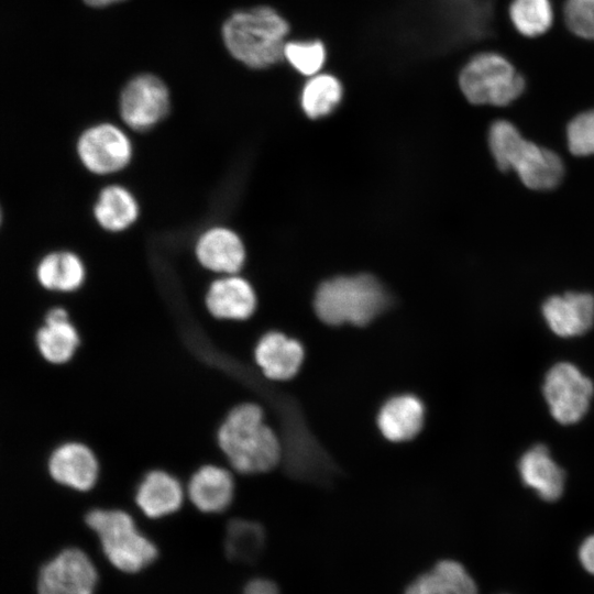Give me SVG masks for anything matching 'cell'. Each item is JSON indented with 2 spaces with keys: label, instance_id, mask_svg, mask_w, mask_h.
Listing matches in <instances>:
<instances>
[{
  "label": "cell",
  "instance_id": "obj_1",
  "mask_svg": "<svg viewBox=\"0 0 594 594\" xmlns=\"http://www.w3.org/2000/svg\"><path fill=\"white\" fill-rule=\"evenodd\" d=\"M216 441L230 465L242 474L267 472L284 458L283 443L253 403L237 405L226 415Z\"/></svg>",
  "mask_w": 594,
  "mask_h": 594
},
{
  "label": "cell",
  "instance_id": "obj_2",
  "mask_svg": "<svg viewBox=\"0 0 594 594\" xmlns=\"http://www.w3.org/2000/svg\"><path fill=\"white\" fill-rule=\"evenodd\" d=\"M290 23L266 4L233 12L223 22L222 41L230 55L252 69H265L284 62V46Z\"/></svg>",
  "mask_w": 594,
  "mask_h": 594
},
{
  "label": "cell",
  "instance_id": "obj_3",
  "mask_svg": "<svg viewBox=\"0 0 594 594\" xmlns=\"http://www.w3.org/2000/svg\"><path fill=\"white\" fill-rule=\"evenodd\" d=\"M488 145L501 170L514 169L521 183L534 190L556 188L564 175L561 157L526 140L509 121L496 120L488 131Z\"/></svg>",
  "mask_w": 594,
  "mask_h": 594
},
{
  "label": "cell",
  "instance_id": "obj_4",
  "mask_svg": "<svg viewBox=\"0 0 594 594\" xmlns=\"http://www.w3.org/2000/svg\"><path fill=\"white\" fill-rule=\"evenodd\" d=\"M389 297L381 283L371 275L340 276L320 285L315 297V310L324 323L344 322L364 326L382 314Z\"/></svg>",
  "mask_w": 594,
  "mask_h": 594
},
{
  "label": "cell",
  "instance_id": "obj_5",
  "mask_svg": "<svg viewBox=\"0 0 594 594\" xmlns=\"http://www.w3.org/2000/svg\"><path fill=\"white\" fill-rule=\"evenodd\" d=\"M85 522L99 537L109 561L125 572H136L157 556L155 546L136 529L132 517L121 509L94 508Z\"/></svg>",
  "mask_w": 594,
  "mask_h": 594
},
{
  "label": "cell",
  "instance_id": "obj_6",
  "mask_svg": "<svg viewBox=\"0 0 594 594\" xmlns=\"http://www.w3.org/2000/svg\"><path fill=\"white\" fill-rule=\"evenodd\" d=\"M459 86L473 105L507 106L525 90L522 75L503 55L483 52L474 55L459 74Z\"/></svg>",
  "mask_w": 594,
  "mask_h": 594
},
{
  "label": "cell",
  "instance_id": "obj_7",
  "mask_svg": "<svg viewBox=\"0 0 594 594\" xmlns=\"http://www.w3.org/2000/svg\"><path fill=\"white\" fill-rule=\"evenodd\" d=\"M594 392L593 383L575 365L561 362L546 375L543 395L552 417L571 425L586 414Z\"/></svg>",
  "mask_w": 594,
  "mask_h": 594
},
{
  "label": "cell",
  "instance_id": "obj_8",
  "mask_svg": "<svg viewBox=\"0 0 594 594\" xmlns=\"http://www.w3.org/2000/svg\"><path fill=\"white\" fill-rule=\"evenodd\" d=\"M168 109V89L154 75L135 76L121 91L120 116L132 130L142 132L152 129L166 117Z\"/></svg>",
  "mask_w": 594,
  "mask_h": 594
},
{
  "label": "cell",
  "instance_id": "obj_9",
  "mask_svg": "<svg viewBox=\"0 0 594 594\" xmlns=\"http://www.w3.org/2000/svg\"><path fill=\"white\" fill-rule=\"evenodd\" d=\"M132 153L129 136L111 123L90 127L77 142V154L81 164L98 175L121 170L130 163Z\"/></svg>",
  "mask_w": 594,
  "mask_h": 594
},
{
  "label": "cell",
  "instance_id": "obj_10",
  "mask_svg": "<svg viewBox=\"0 0 594 594\" xmlns=\"http://www.w3.org/2000/svg\"><path fill=\"white\" fill-rule=\"evenodd\" d=\"M50 479L74 492L88 493L99 480V461L96 452L81 441H64L46 459Z\"/></svg>",
  "mask_w": 594,
  "mask_h": 594
},
{
  "label": "cell",
  "instance_id": "obj_11",
  "mask_svg": "<svg viewBox=\"0 0 594 594\" xmlns=\"http://www.w3.org/2000/svg\"><path fill=\"white\" fill-rule=\"evenodd\" d=\"M97 573L79 549H66L41 570L38 594H92Z\"/></svg>",
  "mask_w": 594,
  "mask_h": 594
},
{
  "label": "cell",
  "instance_id": "obj_12",
  "mask_svg": "<svg viewBox=\"0 0 594 594\" xmlns=\"http://www.w3.org/2000/svg\"><path fill=\"white\" fill-rule=\"evenodd\" d=\"M38 355L51 365H63L74 358L80 346V336L63 307L51 308L34 337Z\"/></svg>",
  "mask_w": 594,
  "mask_h": 594
},
{
  "label": "cell",
  "instance_id": "obj_13",
  "mask_svg": "<svg viewBox=\"0 0 594 594\" xmlns=\"http://www.w3.org/2000/svg\"><path fill=\"white\" fill-rule=\"evenodd\" d=\"M542 315L557 336L570 338L588 331L594 323V296L590 293H566L548 298Z\"/></svg>",
  "mask_w": 594,
  "mask_h": 594
},
{
  "label": "cell",
  "instance_id": "obj_14",
  "mask_svg": "<svg viewBox=\"0 0 594 594\" xmlns=\"http://www.w3.org/2000/svg\"><path fill=\"white\" fill-rule=\"evenodd\" d=\"M134 502L146 517L160 518L179 509L184 488L176 475L163 469H151L136 484Z\"/></svg>",
  "mask_w": 594,
  "mask_h": 594
},
{
  "label": "cell",
  "instance_id": "obj_15",
  "mask_svg": "<svg viewBox=\"0 0 594 594\" xmlns=\"http://www.w3.org/2000/svg\"><path fill=\"white\" fill-rule=\"evenodd\" d=\"M186 493L198 510L220 513L232 502L234 481L227 469L208 463L200 465L188 476Z\"/></svg>",
  "mask_w": 594,
  "mask_h": 594
},
{
  "label": "cell",
  "instance_id": "obj_16",
  "mask_svg": "<svg viewBox=\"0 0 594 594\" xmlns=\"http://www.w3.org/2000/svg\"><path fill=\"white\" fill-rule=\"evenodd\" d=\"M305 351L300 342L284 333H265L256 343L254 360L268 380L286 381L299 371Z\"/></svg>",
  "mask_w": 594,
  "mask_h": 594
},
{
  "label": "cell",
  "instance_id": "obj_17",
  "mask_svg": "<svg viewBox=\"0 0 594 594\" xmlns=\"http://www.w3.org/2000/svg\"><path fill=\"white\" fill-rule=\"evenodd\" d=\"M205 304L217 319L245 320L256 307V297L250 283L234 274L216 279L208 288Z\"/></svg>",
  "mask_w": 594,
  "mask_h": 594
},
{
  "label": "cell",
  "instance_id": "obj_18",
  "mask_svg": "<svg viewBox=\"0 0 594 594\" xmlns=\"http://www.w3.org/2000/svg\"><path fill=\"white\" fill-rule=\"evenodd\" d=\"M195 251L199 263L217 273L235 274L245 260L244 245L239 235L221 227L204 232Z\"/></svg>",
  "mask_w": 594,
  "mask_h": 594
},
{
  "label": "cell",
  "instance_id": "obj_19",
  "mask_svg": "<svg viewBox=\"0 0 594 594\" xmlns=\"http://www.w3.org/2000/svg\"><path fill=\"white\" fill-rule=\"evenodd\" d=\"M425 420V407L415 395L403 394L389 398L380 409L377 425L389 441H407L416 437Z\"/></svg>",
  "mask_w": 594,
  "mask_h": 594
},
{
  "label": "cell",
  "instance_id": "obj_20",
  "mask_svg": "<svg viewBox=\"0 0 594 594\" xmlns=\"http://www.w3.org/2000/svg\"><path fill=\"white\" fill-rule=\"evenodd\" d=\"M522 482L544 501H556L563 492L564 473L541 444L528 450L519 461Z\"/></svg>",
  "mask_w": 594,
  "mask_h": 594
},
{
  "label": "cell",
  "instance_id": "obj_21",
  "mask_svg": "<svg viewBox=\"0 0 594 594\" xmlns=\"http://www.w3.org/2000/svg\"><path fill=\"white\" fill-rule=\"evenodd\" d=\"M405 594H479L474 579L458 561L442 560L418 576Z\"/></svg>",
  "mask_w": 594,
  "mask_h": 594
},
{
  "label": "cell",
  "instance_id": "obj_22",
  "mask_svg": "<svg viewBox=\"0 0 594 594\" xmlns=\"http://www.w3.org/2000/svg\"><path fill=\"white\" fill-rule=\"evenodd\" d=\"M94 215L105 230L123 231L138 219L139 205L127 188L110 185L100 191L94 207Z\"/></svg>",
  "mask_w": 594,
  "mask_h": 594
},
{
  "label": "cell",
  "instance_id": "obj_23",
  "mask_svg": "<svg viewBox=\"0 0 594 594\" xmlns=\"http://www.w3.org/2000/svg\"><path fill=\"white\" fill-rule=\"evenodd\" d=\"M85 276L81 260L67 251L45 255L36 267L38 283L48 290L74 292L82 285Z\"/></svg>",
  "mask_w": 594,
  "mask_h": 594
},
{
  "label": "cell",
  "instance_id": "obj_24",
  "mask_svg": "<svg viewBox=\"0 0 594 594\" xmlns=\"http://www.w3.org/2000/svg\"><path fill=\"white\" fill-rule=\"evenodd\" d=\"M343 85L331 73L309 77L300 94V105L307 117L319 119L331 113L341 102Z\"/></svg>",
  "mask_w": 594,
  "mask_h": 594
},
{
  "label": "cell",
  "instance_id": "obj_25",
  "mask_svg": "<svg viewBox=\"0 0 594 594\" xmlns=\"http://www.w3.org/2000/svg\"><path fill=\"white\" fill-rule=\"evenodd\" d=\"M264 543V529L258 524L238 518L228 524L224 548L231 560L253 561L262 551Z\"/></svg>",
  "mask_w": 594,
  "mask_h": 594
},
{
  "label": "cell",
  "instance_id": "obj_26",
  "mask_svg": "<svg viewBox=\"0 0 594 594\" xmlns=\"http://www.w3.org/2000/svg\"><path fill=\"white\" fill-rule=\"evenodd\" d=\"M509 18L520 34L528 37L539 36L552 25V6L550 0H513Z\"/></svg>",
  "mask_w": 594,
  "mask_h": 594
},
{
  "label": "cell",
  "instance_id": "obj_27",
  "mask_svg": "<svg viewBox=\"0 0 594 594\" xmlns=\"http://www.w3.org/2000/svg\"><path fill=\"white\" fill-rule=\"evenodd\" d=\"M327 59V46L319 38L288 40L284 46V62L305 77L321 73Z\"/></svg>",
  "mask_w": 594,
  "mask_h": 594
},
{
  "label": "cell",
  "instance_id": "obj_28",
  "mask_svg": "<svg viewBox=\"0 0 594 594\" xmlns=\"http://www.w3.org/2000/svg\"><path fill=\"white\" fill-rule=\"evenodd\" d=\"M566 141L573 155H594V109L579 113L569 122Z\"/></svg>",
  "mask_w": 594,
  "mask_h": 594
},
{
  "label": "cell",
  "instance_id": "obj_29",
  "mask_svg": "<svg viewBox=\"0 0 594 594\" xmlns=\"http://www.w3.org/2000/svg\"><path fill=\"white\" fill-rule=\"evenodd\" d=\"M563 15L574 35L594 41V0H565Z\"/></svg>",
  "mask_w": 594,
  "mask_h": 594
},
{
  "label": "cell",
  "instance_id": "obj_30",
  "mask_svg": "<svg viewBox=\"0 0 594 594\" xmlns=\"http://www.w3.org/2000/svg\"><path fill=\"white\" fill-rule=\"evenodd\" d=\"M579 560L583 569L594 575V535L583 540L579 548Z\"/></svg>",
  "mask_w": 594,
  "mask_h": 594
},
{
  "label": "cell",
  "instance_id": "obj_31",
  "mask_svg": "<svg viewBox=\"0 0 594 594\" xmlns=\"http://www.w3.org/2000/svg\"><path fill=\"white\" fill-rule=\"evenodd\" d=\"M244 594H279L278 588L272 581L264 579H256L251 581L245 590Z\"/></svg>",
  "mask_w": 594,
  "mask_h": 594
},
{
  "label": "cell",
  "instance_id": "obj_32",
  "mask_svg": "<svg viewBox=\"0 0 594 594\" xmlns=\"http://www.w3.org/2000/svg\"><path fill=\"white\" fill-rule=\"evenodd\" d=\"M88 6L90 7H106L114 2H119L122 0H84Z\"/></svg>",
  "mask_w": 594,
  "mask_h": 594
}]
</instances>
